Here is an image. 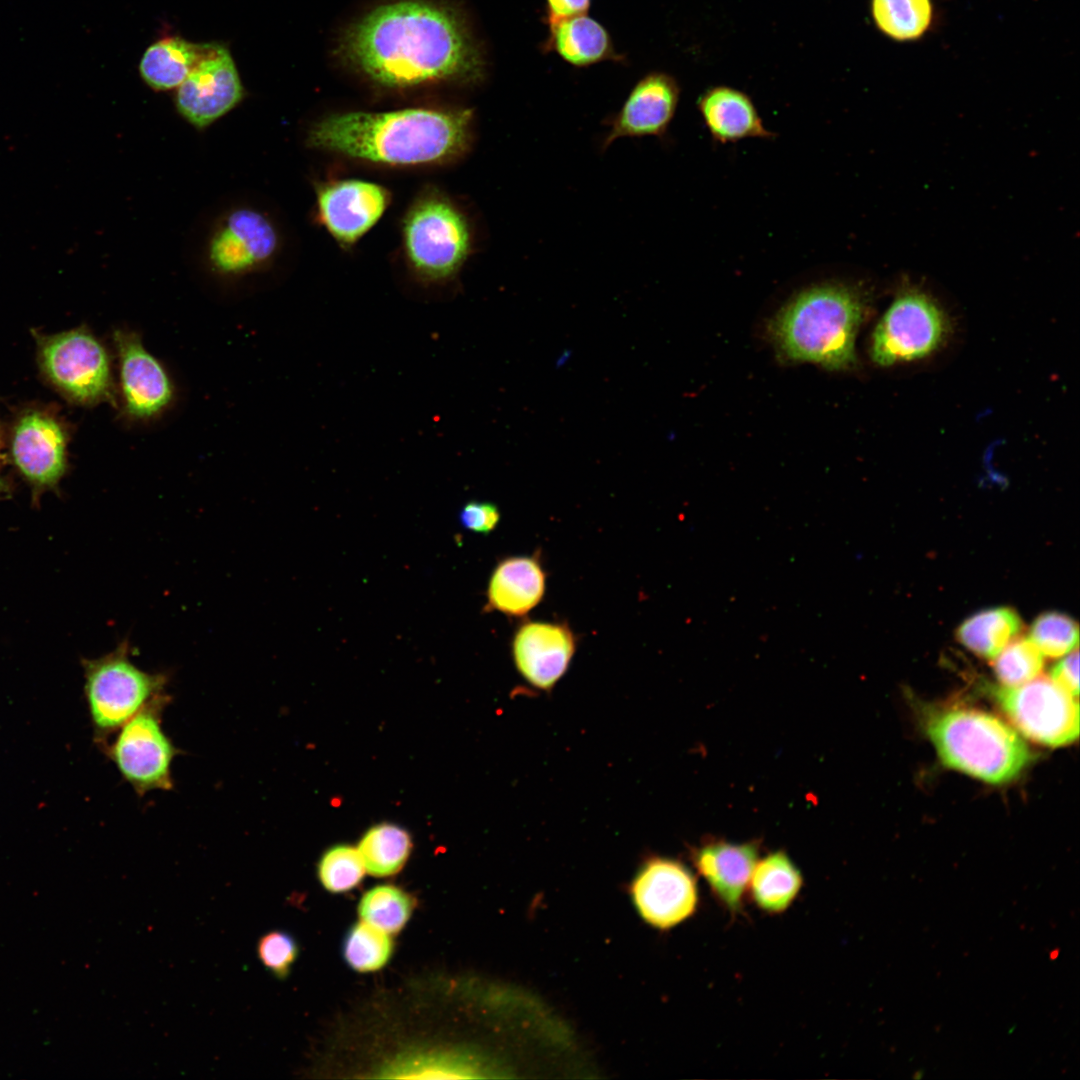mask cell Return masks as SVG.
Wrapping results in <instances>:
<instances>
[{
    "label": "cell",
    "mask_w": 1080,
    "mask_h": 1080,
    "mask_svg": "<svg viewBox=\"0 0 1080 1080\" xmlns=\"http://www.w3.org/2000/svg\"><path fill=\"white\" fill-rule=\"evenodd\" d=\"M344 60L370 83L403 90L437 83H475L485 62L463 17L426 0L376 7L342 38Z\"/></svg>",
    "instance_id": "cell-1"
},
{
    "label": "cell",
    "mask_w": 1080,
    "mask_h": 1080,
    "mask_svg": "<svg viewBox=\"0 0 1080 1080\" xmlns=\"http://www.w3.org/2000/svg\"><path fill=\"white\" fill-rule=\"evenodd\" d=\"M473 111L412 107L329 114L309 129L314 149L388 167L446 164L470 148Z\"/></svg>",
    "instance_id": "cell-2"
},
{
    "label": "cell",
    "mask_w": 1080,
    "mask_h": 1080,
    "mask_svg": "<svg viewBox=\"0 0 1080 1080\" xmlns=\"http://www.w3.org/2000/svg\"><path fill=\"white\" fill-rule=\"evenodd\" d=\"M867 307L865 292L856 286L817 284L780 309L771 323V335L788 360L848 369L857 361L855 339Z\"/></svg>",
    "instance_id": "cell-3"
},
{
    "label": "cell",
    "mask_w": 1080,
    "mask_h": 1080,
    "mask_svg": "<svg viewBox=\"0 0 1080 1080\" xmlns=\"http://www.w3.org/2000/svg\"><path fill=\"white\" fill-rule=\"evenodd\" d=\"M926 730L945 766L986 783L1012 781L1032 759L1015 729L978 709L938 710L929 716Z\"/></svg>",
    "instance_id": "cell-4"
},
{
    "label": "cell",
    "mask_w": 1080,
    "mask_h": 1080,
    "mask_svg": "<svg viewBox=\"0 0 1080 1080\" xmlns=\"http://www.w3.org/2000/svg\"><path fill=\"white\" fill-rule=\"evenodd\" d=\"M406 263L423 284H446L461 271L472 253L473 231L463 210L446 194L421 193L402 220Z\"/></svg>",
    "instance_id": "cell-5"
},
{
    "label": "cell",
    "mask_w": 1080,
    "mask_h": 1080,
    "mask_svg": "<svg viewBox=\"0 0 1080 1080\" xmlns=\"http://www.w3.org/2000/svg\"><path fill=\"white\" fill-rule=\"evenodd\" d=\"M131 656L130 642L123 640L110 653L83 661L85 696L100 737L118 730L146 705L167 695L168 675L139 668Z\"/></svg>",
    "instance_id": "cell-6"
},
{
    "label": "cell",
    "mask_w": 1080,
    "mask_h": 1080,
    "mask_svg": "<svg viewBox=\"0 0 1080 1080\" xmlns=\"http://www.w3.org/2000/svg\"><path fill=\"white\" fill-rule=\"evenodd\" d=\"M170 702L164 695L140 710L120 729L105 753L133 791L143 797L173 789L172 763L181 752L166 734L162 716Z\"/></svg>",
    "instance_id": "cell-7"
},
{
    "label": "cell",
    "mask_w": 1080,
    "mask_h": 1080,
    "mask_svg": "<svg viewBox=\"0 0 1080 1080\" xmlns=\"http://www.w3.org/2000/svg\"><path fill=\"white\" fill-rule=\"evenodd\" d=\"M993 696L1014 727L1025 737L1050 747L1074 742L1079 735V702L1050 677L1022 685L997 686Z\"/></svg>",
    "instance_id": "cell-8"
},
{
    "label": "cell",
    "mask_w": 1080,
    "mask_h": 1080,
    "mask_svg": "<svg viewBox=\"0 0 1080 1080\" xmlns=\"http://www.w3.org/2000/svg\"><path fill=\"white\" fill-rule=\"evenodd\" d=\"M948 331L947 318L931 297L905 289L875 327L871 358L881 366L924 358L943 344Z\"/></svg>",
    "instance_id": "cell-9"
},
{
    "label": "cell",
    "mask_w": 1080,
    "mask_h": 1080,
    "mask_svg": "<svg viewBox=\"0 0 1080 1080\" xmlns=\"http://www.w3.org/2000/svg\"><path fill=\"white\" fill-rule=\"evenodd\" d=\"M39 360L48 380L72 401L96 404L112 398L108 353L87 330H70L42 338Z\"/></svg>",
    "instance_id": "cell-10"
},
{
    "label": "cell",
    "mask_w": 1080,
    "mask_h": 1080,
    "mask_svg": "<svg viewBox=\"0 0 1080 1080\" xmlns=\"http://www.w3.org/2000/svg\"><path fill=\"white\" fill-rule=\"evenodd\" d=\"M243 95L228 48L213 42L208 43L202 58L179 85L176 106L187 121L204 128L234 108Z\"/></svg>",
    "instance_id": "cell-11"
},
{
    "label": "cell",
    "mask_w": 1080,
    "mask_h": 1080,
    "mask_svg": "<svg viewBox=\"0 0 1080 1080\" xmlns=\"http://www.w3.org/2000/svg\"><path fill=\"white\" fill-rule=\"evenodd\" d=\"M632 896L642 918L663 930L692 917L699 904L694 874L667 857H652L643 864L632 883Z\"/></svg>",
    "instance_id": "cell-12"
},
{
    "label": "cell",
    "mask_w": 1080,
    "mask_h": 1080,
    "mask_svg": "<svg viewBox=\"0 0 1080 1080\" xmlns=\"http://www.w3.org/2000/svg\"><path fill=\"white\" fill-rule=\"evenodd\" d=\"M389 203L383 186L362 179H337L316 189L319 221L343 247H351L370 231Z\"/></svg>",
    "instance_id": "cell-13"
},
{
    "label": "cell",
    "mask_w": 1080,
    "mask_h": 1080,
    "mask_svg": "<svg viewBox=\"0 0 1080 1080\" xmlns=\"http://www.w3.org/2000/svg\"><path fill=\"white\" fill-rule=\"evenodd\" d=\"M114 343L125 415L132 420L158 416L174 396L172 382L164 367L131 331H116Z\"/></svg>",
    "instance_id": "cell-14"
},
{
    "label": "cell",
    "mask_w": 1080,
    "mask_h": 1080,
    "mask_svg": "<svg viewBox=\"0 0 1080 1080\" xmlns=\"http://www.w3.org/2000/svg\"><path fill=\"white\" fill-rule=\"evenodd\" d=\"M67 438L61 423L41 410L17 420L11 436V457L19 473L35 488H53L67 466Z\"/></svg>",
    "instance_id": "cell-15"
},
{
    "label": "cell",
    "mask_w": 1080,
    "mask_h": 1080,
    "mask_svg": "<svg viewBox=\"0 0 1080 1080\" xmlns=\"http://www.w3.org/2000/svg\"><path fill=\"white\" fill-rule=\"evenodd\" d=\"M576 650V638L567 624L526 621L512 641V656L522 679L532 688L549 692L566 673Z\"/></svg>",
    "instance_id": "cell-16"
},
{
    "label": "cell",
    "mask_w": 1080,
    "mask_h": 1080,
    "mask_svg": "<svg viewBox=\"0 0 1080 1080\" xmlns=\"http://www.w3.org/2000/svg\"><path fill=\"white\" fill-rule=\"evenodd\" d=\"M680 90L676 80L662 72L641 78L621 109L606 123L609 131L602 150L624 137L663 136L677 109Z\"/></svg>",
    "instance_id": "cell-17"
},
{
    "label": "cell",
    "mask_w": 1080,
    "mask_h": 1080,
    "mask_svg": "<svg viewBox=\"0 0 1080 1080\" xmlns=\"http://www.w3.org/2000/svg\"><path fill=\"white\" fill-rule=\"evenodd\" d=\"M278 241L277 231L266 216L253 209H238L213 235L209 259L217 271L239 274L270 260Z\"/></svg>",
    "instance_id": "cell-18"
},
{
    "label": "cell",
    "mask_w": 1080,
    "mask_h": 1080,
    "mask_svg": "<svg viewBox=\"0 0 1080 1080\" xmlns=\"http://www.w3.org/2000/svg\"><path fill=\"white\" fill-rule=\"evenodd\" d=\"M758 856L759 847L754 842L713 840L694 849L692 861L716 901L735 916L743 910Z\"/></svg>",
    "instance_id": "cell-19"
},
{
    "label": "cell",
    "mask_w": 1080,
    "mask_h": 1080,
    "mask_svg": "<svg viewBox=\"0 0 1080 1080\" xmlns=\"http://www.w3.org/2000/svg\"><path fill=\"white\" fill-rule=\"evenodd\" d=\"M545 580L536 554L505 558L497 564L489 579L485 609L507 616H524L542 600Z\"/></svg>",
    "instance_id": "cell-20"
},
{
    "label": "cell",
    "mask_w": 1080,
    "mask_h": 1080,
    "mask_svg": "<svg viewBox=\"0 0 1080 1080\" xmlns=\"http://www.w3.org/2000/svg\"><path fill=\"white\" fill-rule=\"evenodd\" d=\"M697 106L716 142L726 144L747 138L774 137L763 124L752 100L740 90L728 86L710 88L699 97Z\"/></svg>",
    "instance_id": "cell-21"
},
{
    "label": "cell",
    "mask_w": 1080,
    "mask_h": 1080,
    "mask_svg": "<svg viewBox=\"0 0 1080 1080\" xmlns=\"http://www.w3.org/2000/svg\"><path fill=\"white\" fill-rule=\"evenodd\" d=\"M549 27L545 49L555 52L575 67H587L599 62L619 61L607 29L587 14L571 17Z\"/></svg>",
    "instance_id": "cell-22"
},
{
    "label": "cell",
    "mask_w": 1080,
    "mask_h": 1080,
    "mask_svg": "<svg viewBox=\"0 0 1080 1080\" xmlns=\"http://www.w3.org/2000/svg\"><path fill=\"white\" fill-rule=\"evenodd\" d=\"M802 887L800 869L786 852L779 850L757 860L747 895L760 911L778 915L792 906Z\"/></svg>",
    "instance_id": "cell-23"
},
{
    "label": "cell",
    "mask_w": 1080,
    "mask_h": 1080,
    "mask_svg": "<svg viewBox=\"0 0 1080 1080\" xmlns=\"http://www.w3.org/2000/svg\"><path fill=\"white\" fill-rule=\"evenodd\" d=\"M208 43L197 44L174 36L160 39L144 52L139 71L153 89L178 88L204 55Z\"/></svg>",
    "instance_id": "cell-24"
},
{
    "label": "cell",
    "mask_w": 1080,
    "mask_h": 1080,
    "mask_svg": "<svg viewBox=\"0 0 1080 1080\" xmlns=\"http://www.w3.org/2000/svg\"><path fill=\"white\" fill-rule=\"evenodd\" d=\"M1022 629V619L1015 609L998 606L967 617L957 627L955 636L974 655L993 660Z\"/></svg>",
    "instance_id": "cell-25"
},
{
    "label": "cell",
    "mask_w": 1080,
    "mask_h": 1080,
    "mask_svg": "<svg viewBox=\"0 0 1080 1080\" xmlns=\"http://www.w3.org/2000/svg\"><path fill=\"white\" fill-rule=\"evenodd\" d=\"M874 25L896 42L921 39L934 20L932 0H870Z\"/></svg>",
    "instance_id": "cell-26"
},
{
    "label": "cell",
    "mask_w": 1080,
    "mask_h": 1080,
    "mask_svg": "<svg viewBox=\"0 0 1080 1080\" xmlns=\"http://www.w3.org/2000/svg\"><path fill=\"white\" fill-rule=\"evenodd\" d=\"M412 843L409 834L393 824L370 828L358 846L365 870L377 877L391 876L406 863Z\"/></svg>",
    "instance_id": "cell-27"
},
{
    "label": "cell",
    "mask_w": 1080,
    "mask_h": 1080,
    "mask_svg": "<svg viewBox=\"0 0 1080 1080\" xmlns=\"http://www.w3.org/2000/svg\"><path fill=\"white\" fill-rule=\"evenodd\" d=\"M414 909L413 898L394 885H377L361 897L360 918L390 934L399 932L408 922Z\"/></svg>",
    "instance_id": "cell-28"
},
{
    "label": "cell",
    "mask_w": 1080,
    "mask_h": 1080,
    "mask_svg": "<svg viewBox=\"0 0 1080 1080\" xmlns=\"http://www.w3.org/2000/svg\"><path fill=\"white\" fill-rule=\"evenodd\" d=\"M392 952L393 942L388 933L364 921L354 923L346 932L342 943L345 962L350 968L361 973L384 967Z\"/></svg>",
    "instance_id": "cell-29"
},
{
    "label": "cell",
    "mask_w": 1080,
    "mask_h": 1080,
    "mask_svg": "<svg viewBox=\"0 0 1080 1080\" xmlns=\"http://www.w3.org/2000/svg\"><path fill=\"white\" fill-rule=\"evenodd\" d=\"M1000 685L1014 687L1038 677L1044 669V655L1029 637L1017 636L992 660Z\"/></svg>",
    "instance_id": "cell-30"
},
{
    "label": "cell",
    "mask_w": 1080,
    "mask_h": 1080,
    "mask_svg": "<svg viewBox=\"0 0 1080 1080\" xmlns=\"http://www.w3.org/2000/svg\"><path fill=\"white\" fill-rule=\"evenodd\" d=\"M1028 637L1044 656L1058 658L1078 648L1079 628L1069 615L1046 611L1034 619Z\"/></svg>",
    "instance_id": "cell-31"
},
{
    "label": "cell",
    "mask_w": 1080,
    "mask_h": 1080,
    "mask_svg": "<svg viewBox=\"0 0 1080 1080\" xmlns=\"http://www.w3.org/2000/svg\"><path fill=\"white\" fill-rule=\"evenodd\" d=\"M317 874L327 891L343 893L360 884L365 867L358 850L349 845H336L322 855Z\"/></svg>",
    "instance_id": "cell-32"
},
{
    "label": "cell",
    "mask_w": 1080,
    "mask_h": 1080,
    "mask_svg": "<svg viewBox=\"0 0 1080 1080\" xmlns=\"http://www.w3.org/2000/svg\"><path fill=\"white\" fill-rule=\"evenodd\" d=\"M256 953L264 968L283 980L289 976L298 958L299 945L289 932L271 930L258 939Z\"/></svg>",
    "instance_id": "cell-33"
},
{
    "label": "cell",
    "mask_w": 1080,
    "mask_h": 1080,
    "mask_svg": "<svg viewBox=\"0 0 1080 1080\" xmlns=\"http://www.w3.org/2000/svg\"><path fill=\"white\" fill-rule=\"evenodd\" d=\"M499 520L500 513L497 506L488 502L470 501L459 513V521L464 528L481 534L493 531Z\"/></svg>",
    "instance_id": "cell-34"
},
{
    "label": "cell",
    "mask_w": 1080,
    "mask_h": 1080,
    "mask_svg": "<svg viewBox=\"0 0 1080 1080\" xmlns=\"http://www.w3.org/2000/svg\"><path fill=\"white\" fill-rule=\"evenodd\" d=\"M1079 654L1078 648L1065 655L1052 668L1050 678L1059 686L1073 694L1079 695Z\"/></svg>",
    "instance_id": "cell-35"
},
{
    "label": "cell",
    "mask_w": 1080,
    "mask_h": 1080,
    "mask_svg": "<svg viewBox=\"0 0 1080 1080\" xmlns=\"http://www.w3.org/2000/svg\"><path fill=\"white\" fill-rule=\"evenodd\" d=\"M591 0H545V23L550 26L559 21L586 14Z\"/></svg>",
    "instance_id": "cell-36"
},
{
    "label": "cell",
    "mask_w": 1080,
    "mask_h": 1080,
    "mask_svg": "<svg viewBox=\"0 0 1080 1080\" xmlns=\"http://www.w3.org/2000/svg\"><path fill=\"white\" fill-rule=\"evenodd\" d=\"M1059 951H1060L1059 949H1054V950H1052V951L1050 952V955H1049V956H1050V959H1051V960H1055V959H1056V958L1058 957V955H1059Z\"/></svg>",
    "instance_id": "cell-37"
}]
</instances>
